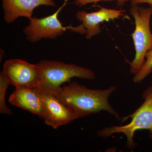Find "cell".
Returning a JSON list of instances; mask_svg holds the SVG:
<instances>
[{
  "instance_id": "cell-8",
  "label": "cell",
  "mask_w": 152,
  "mask_h": 152,
  "mask_svg": "<svg viewBox=\"0 0 152 152\" xmlns=\"http://www.w3.org/2000/svg\"><path fill=\"white\" fill-rule=\"evenodd\" d=\"M96 12H87L86 11H79L76 17L86 30V38L90 39L101 32L100 24L110 20L120 18L124 15V10H115L100 7Z\"/></svg>"
},
{
  "instance_id": "cell-1",
  "label": "cell",
  "mask_w": 152,
  "mask_h": 152,
  "mask_svg": "<svg viewBox=\"0 0 152 152\" xmlns=\"http://www.w3.org/2000/svg\"><path fill=\"white\" fill-rule=\"evenodd\" d=\"M116 89L115 86L105 90L91 89L76 82H70L51 93L78 118L105 111L120 121L119 115L109 102V97Z\"/></svg>"
},
{
  "instance_id": "cell-10",
  "label": "cell",
  "mask_w": 152,
  "mask_h": 152,
  "mask_svg": "<svg viewBox=\"0 0 152 152\" xmlns=\"http://www.w3.org/2000/svg\"><path fill=\"white\" fill-rule=\"evenodd\" d=\"M9 101L12 105L37 115L43 119L45 118L43 103L37 87H16Z\"/></svg>"
},
{
  "instance_id": "cell-3",
  "label": "cell",
  "mask_w": 152,
  "mask_h": 152,
  "mask_svg": "<svg viewBox=\"0 0 152 152\" xmlns=\"http://www.w3.org/2000/svg\"><path fill=\"white\" fill-rule=\"evenodd\" d=\"M142 97L144 102L132 114L122 120V123L129 118H132L130 123L124 126L104 128L98 131V135L106 138L115 133L124 134L126 137V145L130 149H133L137 146L134 140L136 131L149 130L150 138L152 140V85L145 90Z\"/></svg>"
},
{
  "instance_id": "cell-2",
  "label": "cell",
  "mask_w": 152,
  "mask_h": 152,
  "mask_svg": "<svg viewBox=\"0 0 152 152\" xmlns=\"http://www.w3.org/2000/svg\"><path fill=\"white\" fill-rule=\"evenodd\" d=\"M39 71V83L37 88L53 93L73 77L94 80V73L90 69L62 62L42 60L37 64Z\"/></svg>"
},
{
  "instance_id": "cell-13",
  "label": "cell",
  "mask_w": 152,
  "mask_h": 152,
  "mask_svg": "<svg viewBox=\"0 0 152 152\" xmlns=\"http://www.w3.org/2000/svg\"><path fill=\"white\" fill-rule=\"evenodd\" d=\"M116 1L117 4L118 6H122L125 3L131 0H75V3L76 6L82 7L91 3L97 2L101 1Z\"/></svg>"
},
{
  "instance_id": "cell-7",
  "label": "cell",
  "mask_w": 152,
  "mask_h": 152,
  "mask_svg": "<svg viewBox=\"0 0 152 152\" xmlns=\"http://www.w3.org/2000/svg\"><path fill=\"white\" fill-rule=\"evenodd\" d=\"M43 103L45 124L57 129L79 118L73 112L51 93L37 88Z\"/></svg>"
},
{
  "instance_id": "cell-4",
  "label": "cell",
  "mask_w": 152,
  "mask_h": 152,
  "mask_svg": "<svg viewBox=\"0 0 152 152\" xmlns=\"http://www.w3.org/2000/svg\"><path fill=\"white\" fill-rule=\"evenodd\" d=\"M129 11L135 23V29L132 36L136 52L134 60L130 63V72L135 75L143 65L147 53L152 48V33L150 28L152 8H145L137 4L132 5Z\"/></svg>"
},
{
  "instance_id": "cell-12",
  "label": "cell",
  "mask_w": 152,
  "mask_h": 152,
  "mask_svg": "<svg viewBox=\"0 0 152 152\" xmlns=\"http://www.w3.org/2000/svg\"><path fill=\"white\" fill-rule=\"evenodd\" d=\"M2 71L0 73V113L2 114L11 115L12 111L6 104L5 96L7 89L10 85Z\"/></svg>"
},
{
  "instance_id": "cell-9",
  "label": "cell",
  "mask_w": 152,
  "mask_h": 152,
  "mask_svg": "<svg viewBox=\"0 0 152 152\" xmlns=\"http://www.w3.org/2000/svg\"><path fill=\"white\" fill-rule=\"evenodd\" d=\"M1 1L4 20L8 24L13 23L20 17L30 20L33 17L34 10L39 6H56L53 0H1Z\"/></svg>"
},
{
  "instance_id": "cell-6",
  "label": "cell",
  "mask_w": 152,
  "mask_h": 152,
  "mask_svg": "<svg viewBox=\"0 0 152 152\" xmlns=\"http://www.w3.org/2000/svg\"><path fill=\"white\" fill-rule=\"evenodd\" d=\"M2 72L10 84L15 88H35L39 83V71L37 64L12 59L4 63Z\"/></svg>"
},
{
  "instance_id": "cell-11",
  "label": "cell",
  "mask_w": 152,
  "mask_h": 152,
  "mask_svg": "<svg viewBox=\"0 0 152 152\" xmlns=\"http://www.w3.org/2000/svg\"><path fill=\"white\" fill-rule=\"evenodd\" d=\"M145 58L141 69L133 77V82L135 83H140L152 72V48L147 53Z\"/></svg>"
},
{
  "instance_id": "cell-14",
  "label": "cell",
  "mask_w": 152,
  "mask_h": 152,
  "mask_svg": "<svg viewBox=\"0 0 152 152\" xmlns=\"http://www.w3.org/2000/svg\"><path fill=\"white\" fill-rule=\"evenodd\" d=\"M131 2L132 5L146 3L149 4L150 7L152 8V0H131Z\"/></svg>"
},
{
  "instance_id": "cell-5",
  "label": "cell",
  "mask_w": 152,
  "mask_h": 152,
  "mask_svg": "<svg viewBox=\"0 0 152 152\" xmlns=\"http://www.w3.org/2000/svg\"><path fill=\"white\" fill-rule=\"evenodd\" d=\"M68 1L65 0L62 5L50 15L40 18L33 17L29 20L28 25L23 30L27 40L31 43H36L44 38L57 39L63 36L67 30L86 34V30L83 25L77 27H73L71 25L64 26L58 18V15L67 4Z\"/></svg>"
}]
</instances>
